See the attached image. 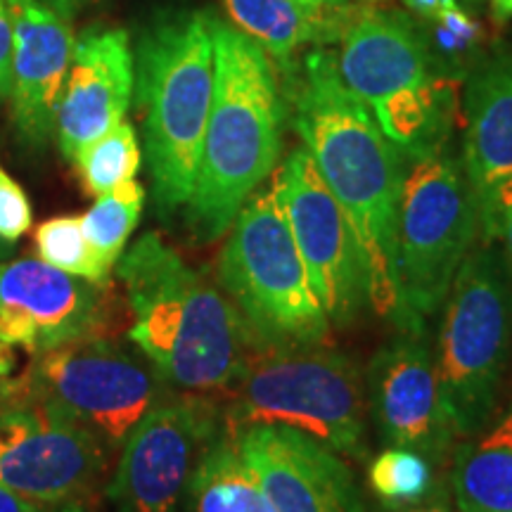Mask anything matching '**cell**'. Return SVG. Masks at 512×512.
Listing matches in <instances>:
<instances>
[{"instance_id":"obj_17","label":"cell","mask_w":512,"mask_h":512,"mask_svg":"<svg viewBox=\"0 0 512 512\" xmlns=\"http://www.w3.org/2000/svg\"><path fill=\"white\" fill-rule=\"evenodd\" d=\"M136 91V57L124 29H88L76 48L55 112L62 155L74 162L93 140L126 119Z\"/></svg>"},{"instance_id":"obj_10","label":"cell","mask_w":512,"mask_h":512,"mask_svg":"<svg viewBox=\"0 0 512 512\" xmlns=\"http://www.w3.org/2000/svg\"><path fill=\"white\" fill-rule=\"evenodd\" d=\"M164 384L143 354L93 335L36 356L27 373L8 387L62 408L112 451L164 399Z\"/></svg>"},{"instance_id":"obj_37","label":"cell","mask_w":512,"mask_h":512,"mask_svg":"<svg viewBox=\"0 0 512 512\" xmlns=\"http://www.w3.org/2000/svg\"><path fill=\"white\" fill-rule=\"evenodd\" d=\"M363 5H368V8H377V5H384V3H389V0H361Z\"/></svg>"},{"instance_id":"obj_26","label":"cell","mask_w":512,"mask_h":512,"mask_svg":"<svg viewBox=\"0 0 512 512\" xmlns=\"http://www.w3.org/2000/svg\"><path fill=\"white\" fill-rule=\"evenodd\" d=\"M368 484L389 510L408 508L432 494V463L411 448H384L370 460Z\"/></svg>"},{"instance_id":"obj_1","label":"cell","mask_w":512,"mask_h":512,"mask_svg":"<svg viewBox=\"0 0 512 512\" xmlns=\"http://www.w3.org/2000/svg\"><path fill=\"white\" fill-rule=\"evenodd\" d=\"M292 126L354 230L377 316H396V207L401 155L337 72V57L316 48L292 72Z\"/></svg>"},{"instance_id":"obj_29","label":"cell","mask_w":512,"mask_h":512,"mask_svg":"<svg viewBox=\"0 0 512 512\" xmlns=\"http://www.w3.org/2000/svg\"><path fill=\"white\" fill-rule=\"evenodd\" d=\"M12 88V15L8 0H0V100L10 98Z\"/></svg>"},{"instance_id":"obj_24","label":"cell","mask_w":512,"mask_h":512,"mask_svg":"<svg viewBox=\"0 0 512 512\" xmlns=\"http://www.w3.org/2000/svg\"><path fill=\"white\" fill-rule=\"evenodd\" d=\"M140 162H143V152H140L136 128L124 119L105 136L83 147L72 164L79 169L88 195L100 197L133 181L140 171Z\"/></svg>"},{"instance_id":"obj_21","label":"cell","mask_w":512,"mask_h":512,"mask_svg":"<svg viewBox=\"0 0 512 512\" xmlns=\"http://www.w3.org/2000/svg\"><path fill=\"white\" fill-rule=\"evenodd\" d=\"M451 494L460 512H512V401L489 425L460 439Z\"/></svg>"},{"instance_id":"obj_9","label":"cell","mask_w":512,"mask_h":512,"mask_svg":"<svg viewBox=\"0 0 512 512\" xmlns=\"http://www.w3.org/2000/svg\"><path fill=\"white\" fill-rule=\"evenodd\" d=\"M437 375L458 439L498 413L512 358V280L494 245L472 247L441 304Z\"/></svg>"},{"instance_id":"obj_27","label":"cell","mask_w":512,"mask_h":512,"mask_svg":"<svg viewBox=\"0 0 512 512\" xmlns=\"http://www.w3.org/2000/svg\"><path fill=\"white\" fill-rule=\"evenodd\" d=\"M31 219L34 211L27 192L0 166V245L10 247L22 240L29 233Z\"/></svg>"},{"instance_id":"obj_35","label":"cell","mask_w":512,"mask_h":512,"mask_svg":"<svg viewBox=\"0 0 512 512\" xmlns=\"http://www.w3.org/2000/svg\"><path fill=\"white\" fill-rule=\"evenodd\" d=\"M304 3H313V5H339L342 0H304Z\"/></svg>"},{"instance_id":"obj_34","label":"cell","mask_w":512,"mask_h":512,"mask_svg":"<svg viewBox=\"0 0 512 512\" xmlns=\"http://www.w3.org/2000/svg\"><path fill=\"white\" fill-rule=\"evenodd\" d=\"M50 512H88L86 503H74V505H60V508H53Z\"/></svg>"},{"instance_id":"obj_3","label":"cell","mask_w":512,"mask_h":512,"mask_svg":"<svg viewBox=\"0 0 512 512\" xmlns=\"http://www.w3.org/2000/svg\"><path fill=\"white\" fill-rule=\"evenodd\" d=\"M214 100L204 131L195 188L185 207L200 242L228 233L235 216L283 152L285 102L271 55L235 24L211 17Z\"/></svg>"},{"instance_id":"obj_8","label":"cell","mask_w":512,"mask_h":512,"mask_svg":"<svg viewBox=\"0 0 512 512\" xmlns=\"http://www.w3.org/2000/svg\"><path fill=\"white\" fill-rule=\"evenodd\" d=\"M216 278L245 325L249 347L328 342L332 325L313 292L275 181L261 185L235 216Z\"/></svg>"},{"instance_id":"obj_11","label":"cell","mask_w":512,"mask_h":512,"mask_svg":"<svg viewBox=\"0 0 512 512\" xmlns=\"http://www.w3.org/2000/svg\"><path fill=\"white\" fill-rule=\"evenodd\" d=\"M110 448L53 403L0 387V486L31 503H86L107 472Z\"/></svg>"},{"instance_id":"obj_28","label":"cell","mask_w":512,"mask_h":512,"mask_svg":"<svg viewBox=\"0 0 512 512\" xmlns=\"http://www.w3.org/2000/svg\"><path fill=\"white\" fill-rule=\"evenodd\" d=\"M479 242H501V259L512 280V178L496 190L489 214L479 226Z\"/></svg>"},{"instance_id":"obj_23","label":"cell","mask_w":512,"mask_h":512,"mask_svg":"<svg viewBox=\"0 0 512 512\" xmlns=\"http://www.w3.org/2000/svg\"><path fill=\"white\" fill-rule=\"evenodd\" d=\"M143 207L145 188L133 178L119 188L95 197L93 207L81 216L83 235L112 268L126 252V242L143 216Z\"/></svg>"},{"instance_id":"obj_2","label":"cell","mask_w":512,"mask_h":512,"mask_svg":"<svg viewBox=\"0 0 512 512\" xmlns=\"http://www.w3.org/2000/svg\"><path fill=\"white\" fill-rule=\"evenodd\" d=\"M133 323L128 339L171 387L192 394L228 389L249 351L245 325L209 275L157 233L117 261Z\"/></svg>"},{"instance_id":"obj_13","label":"cell","mask_w":512,"mask_h":512,"mask_svg":"<svg viewBox=\"0 0 512 512\" xmlns=\"http://www.w3.org/2000/svg\"><path fill=\"white\" fill-rule=\"evenodd\" d=\"M221 430L216 408L202 396H164L121 444L110 498L117 512H176L190 475Z\"/></svg>"},{"instance_id":"obj_4","label":"cell","mask_w":512,"mask_h":512,"mask_svg":"<svg viewBox=\"0 0 512 512\" xmlns=\"http://www.w3.org/2000/svg\"><path fill=\"white\" fill-rule=\"evenodd\" d=\"M136 98L159 216L188 207L214 100V31L207 12H171L140 36Z\"/></svg>"},{"instance_id":"obj_12","label":"cell","mask_w":512,"mask_h":512,"mask_svg":"<svg viewBox=\"0 0 512 512\" xmlns=\"http://www.w3.org/2000/svg\"><path fill=\"white\" fill-rule=\"evenodd\" d=\"M292 238L330 325L347 328L368 304V280L351 223L304 145L275 174Z\"/></svg>"},{"instance_id":"obj_16","label":"cell","mask_w":512,"mask_h":512,"mask_svg":"<svg viewBox=\"0 0 512 512\" xmlns=\"http://www.w3.org/2000/svg\"><path fill=\"white\" fill-rule=\"evenodd\" d=\"M235 439L273 512H366L349 465L292 427H249Z\"/></svg>"},{"instance_id":"obj_33","label":"cell","mask_w":512,"mask_h":512,"mask_svg":"<svg viewBox=\"0 0 512 512\" xmlns=\"http://www.w3.org/2000/svg\"><path fill=\"white\" fill-rule=\"evenodd\" d=\"M491 12L498 24H505L512 19V0H491Z\"/></svg>"},{"instance_id":"obj_38","label":"cell","mask_w":512,"mask_h":512,"mask_svg":"<svg viewBox=\"0 0 512 512\" xmlns=\"http://www.w3.org/2000/svg\"><path fill=\"white\" fill-rule=\"evenodd\" d=\"M5 252H8V247H5V245H0V254H5Z\"/></svg>"},{"instance_id":"obj_30","label":"cell","mask_w":512,"mask_h":512,"mask_svg":"<svg viewBox=\"0 0 512 512\" xmlns=\"http://www.w3.org/2000/svg\"><path fill=\"white\" fill-rule=\"evenodd\" d=\"M392 512H460V510L456 508V503L451 501L448 491L434 484L432 494L427 496L425 501L408 505V508H401V510H392Z\"/></svg>"},{"instance_id":"obj_20","label":"cell","mask_w":512,"mask_h":512,"mask_svg":"<svg viewBox=\"0 0 512 512\" xmlns=\"http://www.w3.org/2000/svg\"><path fill=\"white\" fill-rule=\"evenodd\" d=\"M223 5L235 27L285 69L302 48L339 41L351 17V10L304 0H223Z\"/></svg>"},{"instance_id":"obj_6","label":"cell","mask_w":512,"mask_h":512,"mask_svg":"<svg viewBox=\"0 0 512 512\" xmlns=\"http://www.w3.org/2000/svg\"><path fill=\"white\" fill-rule=\"evenodd\" d=\"M477 242V202L463 162L446 145L401 155L394 245L396 328L425 335Z\"/></svg>"},{"instance_id":"obj_31","label":"cell","mask_w":512,"mask_h":512,"mask_svg":"<svg viewBox=\"0 0 512 512\" xmlns=\"http://www.w3.org/2000/svg\"><path fill=\"white\" fill-rule=\"evenodd\" d=\"M50 510L53 508L31 503V501H27V498L12 494V491L0 486V512H50Z\"/></svg>"},{"instance_id":"obj_32","label":"cell","mask_w":512,"mask_h":512,"mask_svg":"<svg viewBox=\"0 0 512 512\" xmlns=\"http://www.w3.org/2000/svg\"><path fill=\"white\" fill-rule=\"evenodd\" d=\"M41 3L48 5L50 10H55L57 15L72 19L74 15H79L88 3H93V0H41Z\"/></svg>"},{"instance_id":"obj_5","label":"cell","mask_w":512,"mask_h":512,"mask_svg":"<svg viewBox=\"0 0 512 512\" xmlns=\"http://www.w3.org/2000/svg\"><path fill=\"white\" fill-rule=\"evenodd\" d=\"M339 41V76L401 155L448 143L456 86L413 19L366 5L351 10Z\"/></svg>"},{"instance_id":"obj_14","label":"cell","mask_w":512,"mask_h":512,"mask_svg":"<svg viewBox=\"0 0 512 512\" xmlns=\"http://www.w3.org/2000/svg\"><path fill=\"white\" fill-rule=\"evenodd\" d=\"M102 290L41 259L0 264V344L41 356L102 335L107 318Z\"/></svg>"},{"instance_id":"obj_19","label":"cell","mask_w":512,"mask_h":512,"mask_svg":"<svg viewBox=\"0 0 512 512\" xmlns=\"http://www.w3.org/2000/svg\"><path fill=\"white\" fill-rule=\"evenodd\" d=\"M463 169L477 202L479 226L496 190L512 178V53L498 48L479 57L463 93Z\"/></svg>"},{"instance_id":"obj_25","label":"cell","mask_w":512,"mask_h":512,"mask_svg":"<svg viewBox=\"0 0 512 512\" xmlns=\"http://www.w3.org/2000/svg\"><path fill=\"white\" fill-rule=\"evenodd\" d=\"M38 259L88 283L107 287L114 268L88 242L81 228V216H55L43 221L34 233Z\"/></svg>"},{"instance_id":"obj_18","label":"cell","mask_w":512,"mask_h":512,"mask_svg":"<svg viewBox=\"0 0 512 512\" xmlns=\"http://www.w3.org/2000/svg\"><path fill=\"white\" fill-rule=\"evenodd\" d=\"M12 15V124L22 143L46 147L76 48L72 19L41 0H8Z\"/></svg>"},{"instance_id":"obj_36","label":"cell","mask_w":512,"mask_h":512,"mask_svg":"<svg viewBox=\"0 0 512 512\" xmlns=\"http://www.w3.org/2000/svg\"><path fill=\"white\" fill-rule=\"evenodd\" d=\"M460 5H463V8H479V3H482V0H458Z\"/></svg>"},{"instance_id":"obj_22","label":"cell","mask_w":512,"mask_h":512,"mask_svg":"<svg viewBox=\"0 0 512 512\" xmlns=\"http://www.w3.org/2000/svg\"><path fill=\"white\" fill-rule=\"evenodd\" d=\"M183 505L185 512H273L235 439L223 427L197 460Z\"/></svg>"},{"instance_id":"obj_7","label":"cell","mask_w":512,"mask_h":512,"mask_svg":"<svg viewBox=\"0 0 512 512\" xmlns=\"http://www.w3.org/2000/svg\"><path fill=\"white\" fill-rule=\"evenodd\" d=\"M221 427L238 434L278 425L309 434L339 456H366V389L356 363L325 347H249L230 384Z\"/></svg>"},{"instance_id":"obj_15","label":"cell","mask_w":512,"mask_h":512,"mask_svg":"<svg viewBox=\"0 0 512 512\" xmlns=\"http://www.w3.org/2000/svg\"><path fill=\"white\" fill-rule=\"evenodd\" d=\"M368 406L384 444L441 463L456 441L441 401L437 363L425 335L401 332L370 361Z\"/></svg>"}]
</instances>
